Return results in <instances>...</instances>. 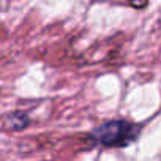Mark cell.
I'll return each instance as SVG.
<instances>
[{
  "instance_id": "1",
  "label": "cell",
  "mask_w": 161,
  "mask_h": 161,
  "mask_svg": "<svg viewBox=\"0 0 161 161\" xmlns=\"http://www.w3.org/2000/svg\"><path fill=\"white\" fill-rule=\"evenodd\" d=\"M139 133V127L128 120H108L91 131V139L103 147H124Z\"/></svg>"
},
{
  "instance_id": "2",
  "label": "cell",
  "mask_w": 161,
  "mask_h": 161,
  "mask_svg": "<svg viewBox=\"0 0 161 161\" xmlns=\"http://www.w3.org/2000/svg\"><path fill=\"white\" fill-rule=\"evenodd\" d=\"M30 124V116L24 111H13L9 114H6L3 117V125L5 128L11 130V131H17L25 128Z\"/></svg>"
}]
</instances>
